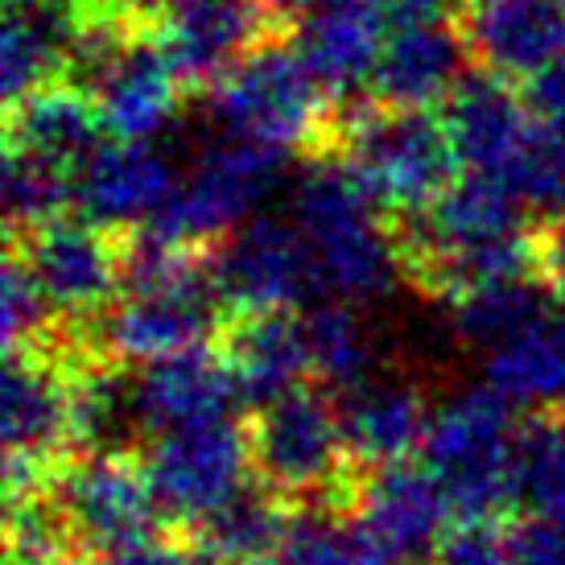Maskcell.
<instances>
[{"instance_id":"31","label":"cell","mask_w":565,"mask_h":565,"mask_svg":"<svg viewBox=\"0 0 565 565\" xmlns=\"http://www.w3.org/2000/svg\"><path fill=\"white\" fill-rule=\"evenodd\" d=\"M75 203V173L54 161L25 153L9 145L4 149V220L9 236H25L46 227L50 220H63V211Z\"/></svg>"},{"instance_id":"18","label":"cell","mask_w":565,"mask_h":565,"mask_svg":"<svg viewBox=\"0 0 565 565\" xmlns=\"http://www.w3.org/2000/svg\"><path fill=\"white\" fill-rule=\"evenodd\" d=\"M384 25V0H322L306 21H298L294 46L330 99L351 104L363 87H372L380 50L388 42Z\"/></svg>"},{"instance_id":"16","label":"cell","mask_w":565,"mask_h":565,"mask_svg":"<svg viewBox=\"0 0 565 565\" xmlns=\"http://www.w3.org/2000/svg\"><path fill=\"white\" fill-rule=\"evenodd\" d=\"M471 58L500 79H536L565 54V0H462Z\"/></svg>"},{"instance_id":"36","label":"cell","mask_w":565,"mask_h":565,"mask_svg":"<svg viewBox=\"0 0 565 565\" xmlns=\"http://www.w3.org/2000/svg\"><path fill=\"white\" fill-rule=\"evenodd\" d=\"M541 120H565V54L557 63H550L536 79H529V95H524Z\"/></svg>"},{"instance_id":"32","label":"cell","mask_w":565,"mask_h":565,"mask_svg":"<svg viewBox=\"0 0 565 565\" xmlns=\"http://www.w3.org/2000/svg\"><path fill=\"white\" fill-rule=\"evenodd\" d=\"M0 306H4V347L9 351L46 347L58 334V315H54L50 298L42 294L38 277L30 273V265L21 260V252L13 244H9V260H4Z\"/></svg>"},{"instance_id":"38","label":"cell","mask_w":565,"mask_h":565,"mask_svg":"<svg viewBox=\"0 0 565 565\" xmlns=\"http://www.w3.org/2000/svg\"><path fill=\"white\" fill-rule=\"evenodd\" d=\"M462 9V0H384L388 21L405 25V21H438Z\"/></svg>"},{"instance_id":"7","label":"cell","mask_w":565,"mask_h":565,"mask_svg":"<svg viewBox=\"0 0 565 565\" xmlns=\"http://www.w3.org/2000/svg\"><path fill=\"white\" fill-rule=\"evenodd\" d=\"M281 149L244 137H215L199 158L190 161L173 199L161 206L153 223H145L137 236L178 248H215L223 236L260 215V203L285 178Z\"/></svg>"},{"instance_id":"21","label":"cell","mask_w":565,"mask_h":565,"mask_svg":"<svg viewBox=\"0 0 565 565\" xmlns=\"http://www.w3.org/2000/svg\"><path fill=\"white\" fill-rule=\"evenodd\" d=\"M434 405L425 401L422 384L405 376H372L360 388L339 393V422H343L347 455L355 471H376L408 462L413 450L425 446Z\"/></svg>"},{"instance_id":"26","label":"cell","mask_w":565,"mask_h":565,"mask_svg":"<svg viewBox=\"0 0 565 565\" xmlns=\"http://www.w3.org/2000/svg\"><path fill=\"white\" fill-rule=\"evenodd\" d=\"M487 380L512 405H562L565 401V322L553 306L536 327L487 355Z\"/></svg>"},{"instance_id":"2","label":"cell","mask_w":565,"mask_h":565,"mask_svg":"<svg viewBox=\"0 0 565 565\" xmlns=\"http://www.w3.org/2000/svg\"><path fill=\"white\" fill-rule=\"evenodd\" d=\"M252 475L294 508L355 512L363 471L347 455L339 401L322 384H301L252 417Z\"/></svg>"},{"instance_id":"33","label":"cell","mask_w":565,"mask_h":565,"mask_svg":"<svg viewBox=\"0 0 565 565\" xmlns=\"http://www.w3.org/2000/svg\"><path fill=\"white\" fill-rule=\"evenodd\" d=\"M512 533L503 516H455L425 565H512Z\"/></svg>"},{"instance_id":"22","label":"cell","mask_w":565,"mask_h":565,"mask_svg":"<svg viewBox=\"0 0 565 565\" xmlns=\"http://www.w3.org/2000/svg\"><path fill=\"white\" fill-rule=\"evenodd\" d=\"M236 401V380L223 363V351L206 343L145 363V372L137 376L141 425L153 438L170 434V429L232 417Z\"/></svg>"},{"instance_id":"20","label":"cell","mask_w":565,"mask_h":565,"mask_svg":"<svg viewBox=\"0 0 565 565\" xmlns=\"http://www.w3.org/2000/svg\"><path fill=\"white\" fill-rule=\"evenodd\" d=\"M475 63L467 38L446 17L438 21H405L388 33L380 50L376 75H372V99L384 108H429L446 104L462 75Z\"/></svg>"},{"instance_id":"19","label":"cell","mask_w":565,"mask_h":565,"mask_svg":"<svg viewBox=\"0 0 565 565\" xmlns=\"http://www.w3.org/2000/svg\"><path fill=\"white\" fill-rule=\"evenodd\" d=\"M223 363L236 380L244 405L265 408L294 393L310 376V334L294 310H248L232 315L220 339Z\"/></svg>"},{"instance_id":"3","label":"cell","mask_w":565,"mask_h":565,"mask_svg":"<svg viewBox=\"0 0 565 565\" xmlns=\"http://www.w3.org/2000/svg\"><path fill=\"white\" fill-rule=\"evenodd\" d=\"M206 111L223 137L273 145L281 153H330V99L298 46L260 42L211 83Z\"/></svg>"},{"instance_id":"40","label":"cell","mask_w":565,"mask_h":565,"mask_svg":"<svg viewBox=\"0 0 565 565\" xmlns=\"http://www.w3.org/2000/svg\"><path fill=\"white\" fill-rule=\"evenodd\" d=\"M9 9H25V4H42V0H4Z\"/></svg>"},{"instance_id":"30","label":"cell","mask_w":565,"mask_h":565,"mask_svg":"<svg viewBox=\"0 0 565 565\" xmlns=\"http://www.w3.org/2000/svg\"><path fill=\"white\" fill-rule=\"evenodd\" d=\"M79 536L54 487L9 495L4 520V565H71L79 562ZM87 557V553H83Z\"/></svg>"},{"instance_id":"4","label":"cell","mask_w":565,"mask_h":565,"mask_svg":"<svg viewBox=\"0 0 565 565\" xmlns=\"http://www.w3.org/2000/svg\"><path fill=\"white\" fill-rule=\"evenodd\" d=\"M512 401L491 384H471L434 405L422 458L450 495L455 516H503L512 508Z\"/></svg>"},{"instance_id":"5","label":"cell","mask_w":565,"mask_h":565,"mask_svg":"<svg viewBox=\"0 0 565 565\" xmlns=\"http://www.w3.org/2000/svg\"><path fill=\"white\" fill-rule=\"evenodd\" d=\"M343 161L388 215H405L455 182L458 153L429 108H384L367 95L343 104Z\"/></svg>"},{"instance_id":"25","label":"cell","mask_w":565,"mask_h":565,"mask_svg":"<svg viewBox=\"0 0 565 565\" xmlns=\"http://www.w3.org/2000/svg\"><path fill=\"white\" fill-rule=\"evenodd\" d=\"M553 306H557V285L545 273L503 277V281L479 285L450 301V334L467 351L491 355L520 339L529 327H536Z\"/></svg>"},{"instance_id":"14","label":"cell","mask_w":565,"mask_h":565,"mask_svg":"<svg viewBox=\"0 0 565 565\" xmlns=\"http://www.w3.org/2000/svg\"><path fill=\"white\" fill-rule=\"evenodd\" d=\"M182 173L153 141H104L95 158L75 173V206L83 220L132 236L161 215Z\"/></svg>"},{"instance_id":"27","label":"cell","mask_w":565,"mask_h":565,"mask_svg":"<svg viewBox=\"0 0 565 565\" xmlns=\"http://www.w3.org/2000/svg\"><path fill=\"white\" fill-rule=\"evenodd\" d=\"M512 508L524 516L565 512V401L533 408L512 441Z\"/></svg>"},{"instance_id":"8","label":"cell","mask_w":565,"mask_h":565,"mask_svg":"<svg viewBox=\"0 0 565 565\" xmlns=\"http://www.w3.org/2000/svg\"><path fill=\"white\" fill-rule=\"evenodd\" d=\"M141 462L161 520H170L173 529H190L232 500L239 487H248L252 438L232 417H220L158 434L145 446Z\"/></svg>"},{"instance_id":"10","label":"cell","mask_w":565,"mask_h":565,"mask_svg":"<svg viewBox=\"0 0 565 565\" xmlns=\"http://www.w3.org/2000/svg\"><path fill=\"white\" fill-rule=\"evenodd\" d=\"M211 265L232 315L294 310L301 301L322 298L315 256L294 215H252L211 248Z\"/></svg>"},{"instance_id":"6","label":"cell","mask_w":565,"mask_h":565,"mask_svg":"<svg viewBox=\"0 0 565 565\" xmlns=\"http://www.w3.org/2000/svg\"><path fill=\"white\" fill-rule=\"evenodd\" d=\"M0 434H4V491L9 495L54 487L66 462L79 455L75 367H71L66 347L46 343L30 351H9Z\"/></svg>"},{"instance_id":"23","label":"cell","mask_w":565,"mask_h":565,"mask_svg":"<svg viewBox=\"0 0 565 565\" xmlns=\"http://www.w3.org/2000/svg\"><path fill=\"white\" fill-rule=\"evenodd\" d=\"M294 503L252 479L227 503L182 529L199 565H268L294 524Z\"/></svg>"},{"instance_id":"9","label":"cell","mask_w":565,"mask_h":565,"mask_svg":"<svg viewBox=\"0 0 565 565\" xmlns=\"http://www.w3.org/2000/svg\"><path fill=\"white\" fill-rule=\"evenodd\" d=\"M38 277L63 327L104 315L125 285V236L92 220H50L38 232L9 236Z\"/></svg>"},{"instance_id":"13","label":"cell","mask_w":565,"mask_h":565,"mask_svg":"<svg viewBox=\"0 0 565 565\" xmlns=\"http://www.w3.org/2000/svg\"><path fill=\"white\" fill-rule=\"evenodd\" d=\"M355 520L393 565H417L434 557L441 533L455 520V508L429 467L393 462L363 475Z\"/></svg>"},{"instance_id":"11","label":"cell","mask_w":565,"mask_h":565,"mask_svg":"<svg viewBox=\"0 0 565 565\" xmlns=\"http://www.w3.org/2000/svg\"><path fill=\"white\" fill-rule=\"evenodd\" d=\"M54 495L63 500L66 516L87 557H108L137 541L158 536V500L145 475V462L132 450H83L54 479Z\"/></svg>"},{"instance_id":"29","label":"cell","mask_w":565,"mask_h":565,"mask_svg":"<svg viewBox=\"0 0 565 565\" xmlns=\"http://www.w3.org/2000/svg\"><path fill=\"white\" fill-rule=\"evenodd\" d=\"M268 565H393L367 536L355 512L334 508H298L281 550Z\"/></svg>"},{"instance_id":"12","label":"cell","mask_w":565,"mask_h":565,"mask_svg":"<svg viewBox=\"0 0 565 565\" xmlns=\"http://www.w3.org/2000/svg\"><path fill=\"white\" fill-rule=\"evenodd\" d=\"M153 25L186 87H211L277 30L265 0H158Z\"/></svg>"},{"instance_id":"35","label":"cell","mask_w":565,"mask_h":565,"mask_svg":"<svg viewBox=\"0 0 565 565\" xmlns=\"http://www.w3.org/2000/svg\"><path fill=\"white\" fill-rule=\"evenodd\" d=\"M99 565H199L194 550H190L182 536H149V541H137L128 550L108 553Z\"/></svg>"},{"instance_id":"39","label":"cell","mask_w":565,"mask_h":565,"mask_svg":"<svg viewBox=\"0 0 565 565\" xmlns=\"http://www.w3.org/2000/svg\"><path fill=\"white\" fill-rule=\"evenodd\" d=\"M318 4H322V0H265V9L277 30H298V21H306Z\"/></svg>"},{"instance_id":"34","label":"cell","mask_w":565,"mask_h":565,"mask_svg":"<svg viewBox=\"0 0 565 565\" xmlns=\"http://www.w3.org/2000/svg\"><path fill=\"white\" fill-rule=\"evenodd\" d=\"M512 565H565V512L524 520L512 533Z\"/></svg>"},{"instance_id":"28","label":"cell","mask_w":565,"mask_h":565,"mask_svg":"<svg viewBox=\"0 0 565 565\" xmlns=\"http://www.w3.org/2000/svg\"><path fill=\"white\" fill-rule=\"evenodd\" d=\"M306 334H310V380L327 393H351L363 380L376 376V334L355 310V301H322L315 315H306Z\"/></svg>"},{"instance_id":"37","label":"cell","mask_w":565,"mask_h":565,"mask_svg":"<svg viewBox=\"0 0 565 565\" xmlns=\"http://www.w3.org/2000/svg\"><path fill=\"white\" fill-rule=\"evenodd\" d=\"M541 268L553 285H565V211H557L541 232Z\"/></svg>"},{"instance_id":"1","label":"cell","mask_w":565,"mask_h":565,"mask_svg":"<svg viewBox=\"0 0 565 565\" xmlns=\"http://www.w3.org/2000/svg\"><path fill=\"white\" fill-rule=\"evenodd\" d=\"M289 215L310 244L327 301H376L405 277L393 215L367 194L343 153H318L301 173Z\"/></svg>"},{"instance_id":"15","label":"cell","mask_w":565,"mask_h":565,"mask_svg":"<svg viewBox=\"0 0 565 565\" xmlns=\"http://www.w3.org/2000/svg\"><path fill=\"white\" fill-rule=\"evenodd\" d=\"M446 132L458 153V166L467 173L508 178L520 153L533 141V104L512 92V79H500L491 71H467L462 83L446 95Z\"/></svg>"},{"instance_id":"24","label":"cell","mask_w":565,"mask_h":565,"mask_svg":"<svg viewBox=\"0 0 565 565\" xmlns=\"http://www.w3.org/2000/svg\"><path fill=\"white\" fill-rule=\"evenodd\" d=\"M104 116L87 87L50 83L42 92L9 104V145L79 173L104 145Z\"/></svg>"},{"instance_id":"17","label":"cell","mask_w":565,"mask_h":565,"mask_svg":"<svg viewBox=\"0 0 565 565\" xmlns=\"http://www.w3.org/2000/svg\"><path fill=\"white\" fill-rule=\"evenodd\" d=\"M182 87L186 83L173 71L158 38H141V33H128L125 46L87 83L108 132L125 141H153L173 120Z\"/></svg>"}]
</instances>
